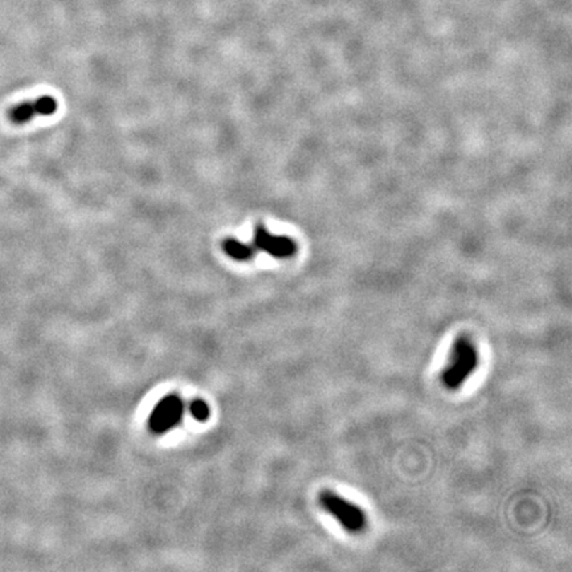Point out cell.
Here are the masks:
<instances>
[{
	"label": "cell",
	"instance_id": "obj_7",
	"mask_svg": "<svg viewBox=\"0 0 572 572\" xmlns=\"http://www.w3.org/2000/svg\"><path fill=\"white\" fill-rule=\"evenodd\" d=\"M188 411H189L191 416L194 417L195 420H198V421H202V423H203V421H207L209 415H211L209 404H207L204 400H202V399L192 400V402L189 403Z\"/></svg>",
	"mask_w": 572,
	"mask_h": 572
},
{
	"label": "cell",
	"instance_id": "obj_5",
	"mask_svg": "<svg viewBox=\"0 0 572 572\" xmlns=\"http://www.w3.org/2000/svg\"><path fill=\"white\" fill-rule=\"evenodd\" d=\"M57 110V101L51 95H42L33 101H27L15 105L10 112L8 118L15 125H23L32 121L36 115H51Z\"/></svg>",
	"mask_w": 572,
	"mask_h": 572
},
{
	"label": "cell",
	"instance_id": "obj_4",
	"mask_svg": "<svg viewBox=\"0 0 572 572\" xmlns=\"http://www.w3.org/2000/svg\"><path fill=\"white\" fill-rule=\"evenodd\" d=\"M252 244L256 250H262L276 259H289L297 250V245L291 238L276 236L261 224L255 228Z\"/></svg>",
	"mask_w": 572,
	"mask_h": 572
},
{
	"label": "cell",
	"instance_id": "obj_1",
	"mask_svg": "<svg viewBox=\"0 0 572 572\" xmlns=\"http://www.w3.org/2000/svg\"><path fill=\"white\" fill-rule=\"evenodd\" d=\"M449 361L441 374V382L449 391H456L479 367V350L468 337H460L453 344Z\"/></svg>",
	"mask_w": 572,
	"mask_h": 572
},
{
	"label": "cell",
	"instance_id": "obj_6",
	"mask_svg": "<svg viewBox=\"0 0 572 572\" xmlns=\"http://www.w3.org/2000/svg\"><path fill=\"white\" fill-rule=\"evenodd\" d=\"M223 250L226 255L236 261H248L257 253L252 243H243L238 239H226L223 241Z\"/></svg>",
	"mask_w": 572,
	"mask_h": 572
},
{
	"label": "cell",
	"instance_id": "obj_3",
	"mask_svg": "<svg viewBox=\"0 0 572 572\" xmlns=\"http://www.w3.org/2000/svg\"><path fill=\"white\" fill-rule=\"evenodd\" d=\"M185 415V403L177 395H167L158 402L148 417V428L156 435H163L177 427Z\"/></svg>",
	"mask_w": 572,
	"mask_h": 572
},
{
	"label": "cell",
	"instance_id": "obj_2",
	"mask_svg": "<svg viewBox=\"0 0 572 572\" xmlns=\"http://www.w3.org/2000/svg\"><path fill=\"white\" fill-rule=\"evenodd\" d=\"M320 503L347 532L359 534L366 529L367 515L354 502L346 500L332 490H325L320 494Z\"/></svg>",
	"mask_w": 572,
	"mask_h": 572
}]
</instances>
